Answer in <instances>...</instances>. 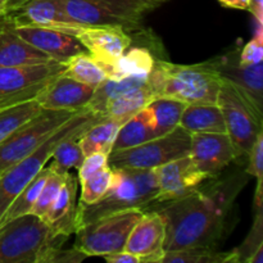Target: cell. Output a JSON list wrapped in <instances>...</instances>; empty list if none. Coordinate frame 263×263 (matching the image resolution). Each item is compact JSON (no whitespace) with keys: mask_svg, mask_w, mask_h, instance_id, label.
Returning a JSON list of instances; mask_svg holds the SVG:
<instances>
[{"mask_svg":"<svg viewBox=\"0 0 263 263\" xmlns=\"http://www.w3.org/2000/svg\"><path fill=\"white\" fill-rule=\"evenodd\" d=\"M77 112L43 109L37 116L13 131L0 143V174L32 153L50 134Z\"/></svg>","mask_w":263,"mask_h":263,"instance_id":"10","label":"cell"},{"mask_svg":"<svg viewBox=\"0 0 263 263\" xmlns=\"http://www.w3.org/2000/svg\"><path fill=\"white\" fill-rule=\"evenodd\" d=\"M144 211L131 210L112 213L74 230L73 247L86 257H104L125 249L131 230L140 220Z\"/></svg>","mask_w":263,"mask_h":263,"instance_id":"7","label":"cell"},{"mask_svg":"<svg viewBox=\"0 0 263 263\" xmlns=\"http://www.w3.org/2000/svg\"><path fill=\"white\" fill-rule=\"evenodd\" d=\"M5 17L15 27H48L72 36L82 26L68 17L64 9V0H22L13 5Z\"/></svg>","mask_w":263,"mask_h":263,"instance_id":"12","label":"cell"},{"mask_svg":"<svg viewBox=\"0 0 263 263\" xmlns=\"http://www.w3.org/2000/svg\"><path fill=\"white\" fill-rule=\"evenodd\" d=\"M49 172H50V168H49L48 164H45V166L39 171V174L26 185L25 189H23L22 192L14 198V200L10 203V205L8 207V210L5 211L0 223L12 220V218L31 213L33 204H35L36 199H37L39 194H40L41 189H43L44 182H45Z\"/></svg>","mask_w":263,"mask_h":263,"instance_id":"30","label":"cell"},{"mask_svg":"<svg viewBox=\"0 0 263 263\" xmlns=\"http://www.w3.org/2000/svg\"><path fill=\"white\" fill-rule=\"evenodd\" d=\"M63 73L76 81L86 84L89 86L97 87L108 79V73L99 61L90 55L87 51L76 54L64 62Z\"/></svg>","mask_w":263,"mask_h":263,"instance_id":"28","label":"cell"},{"mask_svg":"<svg viewBox=\"0 0 263 263\" xmlns=\"http://www.w3.org/2000/svg\"><path fill=\"white\" fill-rule=\"evenodd\" d=\"M157 2H159V3H162V4H163V3L168 2V0H157Z\"/></svg>","mask_w":263,"mask_h":263,"instance_id":"44","label":"cell"},{"mask_svg":"<svg viewBox=\"0 0 263 263\" xmlns=\"http://www.w3.org/2000/svg\"><path fill=\"white\" fill-rule=\"evenodd\" d=\"M108 166V154L105 153H92L84 158L81 166L79 167V182L84 181L87 177L98 174L103 168Z\"/></svg>","mask_w":263,"mask_h":263,"instance_id":"39","label":"cell"},{"mask_svg":"<svg viewBox=\"0 0 263 263\" xmlns=\"http://www.w3.org/2000/svg\"><path fill=\"white\" fill-rule=\"evenodd\" d=\"M146 84L156 98H171L186 105L217 104L222 79L212 59L198 64L156 61Z\"/></svg>","mask_w":263,"mask_h":263,"instance_id":"2","label":"cell"},{"mask_svg":"<svg viewBox=\"0 0 263 263\" xmlns=\"http://www.w3.org/2000/svg\"><path fill=\"white\" fill-rule=\"evenodd\" d=\"M166 223L157 210L146 211L135 223L123 251L134 254L140 263H161L164 256Z\"/></svg>","mask_w":263,"mask_h":263,"instance_id":"14","label":"cell"},{"mask_svg":"<svg viewBox=\"0 0 263 263\" xmlns=\"http://www.w3.org/2000/svg\"><path fill=\"white\" fill-rule=\"evenodd\" d=\"M156 176L158 185L157 200L159 205L187 194L208 180L202 172L198 171L190 156L162 164L156 168Z\"/></svg>","mask_w":263,"mask_h":263,"instance_id":"17","label":"cell"},{"mask_svg":"<svg viewBox=\"0 0 263 263\" xmlns=\"http://www.w3.org/2000/svg\"><path fill=\"white\" fill-rule=\"evenodd\" d=\"M120 123L110 118L104 117L97 123L90 126L79 138V144L81 146L84 156L92 153L109 154L112 152L113 141H115Z\"/></svg>","mask_w":263,"mask_h":263,"instance_id":"27","label":"cell"},{"mask_svg":"<svg viewBox=\"0 0 263 263\" xmlns=\"http://www.w3.org/2000/svg\"><path fill=\"white\" fill-rule=\"evenodd\" d=\"M66 239L33 213L12 218L0 223V263H46Z\"/></svg>","mask_w":263,"mask_h":263,"instance_id":"5","label":"cell"},{"mask_svg":"<svg viewBox=\"0 0 263 263\" xmlns=\"http://www.w3.org/2000/svg\"><path fill=\"white\" fill-rule=\"evenodd\" d=\"M74 37L103 66L115 63L131 45L127 31L113 26L82 25L74 33Z\"/></svg>","mask_w":263,"mask_h":263,"instance_id":"16","label":"cell"},{"mask_svg":"<svg viewBox=\"0 0 263 263\" xmlns=\"http://www.w3.org/2000/svg\"><path fill=\"white\" fill-rule=\"evenodd\" d=\"M235 263H263V207L254 208L251 231L240 247L233 249Z\"/></svg>","mask_w":263,"mask_h":263,"instance_id":"32","label":"cell"},{"mask_svg":"<svg viewBox=\"0 0 263 263\" xmlns=\"http://www.w3.org/2000/svg\"><path fill=\"white\" fill-rule=\"evenodd\" d=\"M186 133H226L225 121L217 104H187L179 122Z\"/></svg>","mask_w":263,"mask_h":263,"instance_id":"23","label":"cell"},{"mask_svg":"<svg viewBox=\"0 0 263 263\" xmlns=\"http://www.w3.org/2000/svg\"><path fill=\"white\" fill-rule=\"evenodd\" d=\"M14 30L21 39L46 54L51 61L64 63L71 57L86 51L74 36L54 28L14 26Z\"/></svg>","mask_w":263,"mask_h":263,"instance_id":"19","label":"cell"},{"mask_svg":"<svg viewBox=\"0 0 263 263\" xmlns=\"http://www.w3.org/2000/svg\"><path fill=\"white\" fill-rule=\"evenodd\" d=\"M103 258L109 263H140V259L138 257L126 251L116 252V253L104 256Z\"/></svg>","mask_w":263,"mask_h":263,"instance_id":"40","label":"cell"},{"mask_svg":"<svg viewBox=\"0 0 263 263\" xmlns=\"http://www.w3.org/2000/svg\"><path fill=\"white\" fill-rule=\"evenodd\" d=\"M154 116L156 122V135L162 136L171 133L179 126L180 118L186 104L171 98H154L148 104Z\"/></svg>","mask_w":263,"mask_h":263,"instance_id":"29","label":"cell"},{"mask_svg":"<svg viewBox=\"0 0 263 263\" xmlns=\"http://www.w3.org/2000/svg\"><path fill=\"white\" fill-rule=\"evenodd\" d=\"M263 23H257L256 32L251 41L243 46L239 51V62L241 64L259 63L263 59Z\"/></svg>","mask_w":263,"mask_h":263,"instance_id":"37","label":"cell"},{"mask_svg":"<svg viewBox=\"0 0 263 263\" xmlns=\"http://www.w3.org/2000/svg\"><path fill=\"white\" fill-rule=\"evenodd\" d=\"M14 2H15V0H13V3H14ZM12 5H13V4H12ZM9 9H10V8H9Z\"/></svg>","mask_w":263,"mask_h":263,"instance_id":"46","label":"cell"},{"mask_svg":"<svg viewBox=\"0 0 263 263\" xmlns=\"http://www.w3.org/2000/svg\"><path fill=\"white\" fill-rule=\"evenodd\" d=\"M43 110L35 99L0 108V143Z\"/></svg>","mask_w":263,"mask_h":263,"instance_id":"31","label":"cell"},{"mask_svg":"<svg viewBox=\"0 0 263 263\" xmlns=\"http://www.w3.org/2000/svg\"><path fill=\"white\" fill-rule=\"evenodd\" d=\"M235 263L233 251L218 252L216 248H187L164 253L161 263Z\"/></svg>","mask_w":263,"mask_h":263,"instance_id":"33","label":"cell"},{"mask_svg":"<svg viewBox=\"0 0 263 263\" xmlns=\"http://www.w3.org/2000/svg\"><path fill=\"white\" fill-rule=\"evenodd\" d=\"M115 179L107 194L94 204H81L76 208L74 230L84 223L123 211H151L159 207L157 200L156 170L115 168Z\"/></svg>","mask_w":263,"mask_h":263,"instance_id":"3","label":"cell"},{"mask_svg":"<svg viewBox=\"0 0 263 263\" xmlns=\"http://www.w3.org/2000/svg\"><path fill=\"white\" fill-rule=\"evenodd\" d=\"M64 63L57 61L40 64L0 68V108L35 99L54 77L63 73Z\"/></svg>","mask_w":263,"mask_h":263,"instance_id":"11","label":"cell"},{"mask_svg":"<svg viewBox=\"0 0 263 263\" xmlns=\"http://www.w3.org/2000/svg\"><path fill=\"white\" fill-rule=\"evenodd\" d=\"M248 174L218 176L156 210L166 223L164 253L187 248H216L226 231L231 207Z\"/></svg>","mask_w":263,"mask_h":263,"instance_id":"1","label":"cell"},{"mask_svg":"<svg viewBox=\"0 0 263 263\" xmlns=\"http://www.w3.org/2000/svg\"><path fill=\"white\" fill-rule=\"evenodd\" d=\"M49 168H50V167H49ZM67 174H68V172H67ZM67 174H61V172H57L50 168V172H49L48 177H46L45 182H44L43 189H41L40 194H39L37 199H36L35 204H33L31 213L39 216L40 218L45 217L49 208L51 207V204H53L54 200H55L57 195H58L64 180H66Z\"/></svg>","mask_w":263,"mask_h":263,"instance_id":"36","label":"cell"},{"mask_svg":"<svg viewBox=\"0 0 263 263\" xmlns=\"http://www.w3.org/2000/svg\"><path fill=\"white\" fill-rule=\"evenodd\" d=\"M46 62H51V59L21 39L15 32L14 26L5 15L0 17V68Z\"/></svg>","mask_w":263,"mask_h":263,"instance_id":"20","label":"cell"},{"mask_svg":"<svg viewBox=\"0 0 263 263\" xmlns=\"http://www.w3.org/2000/svg\"><path fill=\"white\" fill-rule=\"evenodd\" d=\"M113 179H115V170L108 164L105 168L99 171L98 174L87 177L84 181H80L81 185V195L80 202L81 204H94L98 200L102 199L109 187L112 186Z\"/></svg>","mask_w":263,"mask_h":263,"instance_id":"35","label":"cell"},{"mask_svg":"<svg viewBox=\"0 0 263 263\" xmlns=\"http://www.w3.org/2000/svg\"><path fill=\"white\" fill-rule=\"evenodd\" d=\"M154 94L148 86V84H144L139 89L134 91L123 94L121 97H117L116 99L110 100L107 105L104 116L116 121L120 125H123L126 121L130 120L131 117L140 112L143 108H145L152 100L154 99Z\"/></svg>","mask_w":263,"mask_h":263,"instance_id":"25","label":"cell"},{"mask_svg":"<svg viewBox=\"0 0 263 263\" xmlns=\"http://www.w3.org/2000/svg\"><path fill=\"white\" fill-rule=\"evenodd\" d=\"M154 57L148 48H128L117 61L109 66H103L110 79H121L135 74H149L154 66Z\"/></svg>","mask_w":263,"mask_h":263,"instance_id":"26","label":"cell"},{"mask_svg":"<svg viewBox=\"0 0 263 263\" xmlns=\"http://www.w3.org/2000/svg\"><path fill=\"white\" fill-rule=\"evenodd\" d=\"M12 4L13 0H0V17H4L7 14Z\"/></svg>","mask_w":263,"mask_h":263,"instance_id":"43","label":"cell"},{"mask_svg":"<svg viewBox=\"0 0 263 263\" xmlns=\"http://www.w3.org/2000/svg\"><path fill=\"white\" fill-rule=\"evenodd\" d=\"M161 4L157 0H64V9L81 25L113 26L128 32L140 28L144 17Z\"/></svg>","mask_w":263,"mask_h":263,"instance_id":"6","label":"cell"},{"mask_svg":"<svg viewBox=\"0 0 263 263\" xmlns=\"http://www.w3.org/2000/svg\"><path fill=\"white\" fill-rule=\"evenodd\" d=\"M104 117L105 116L91 112L87 108L80 110L50 134L32 153L3 171L0 174V221L14 198L48 163L58 143L69 136H81L90 126Z\"/></svg>","mask_w":263,"mask_h":263,"instance_id":"4","label":"cell"},{"mask_svg":"<svg viewBox=\"0 0 263 263\" xmlns=\"http://www.w3.org/2000/svg\"><path fill=\"white\" fill-rule=\"evenodd\" d=\"M248 166L246 172L249 176L256 177L257 181H263V133L254 141L248 154Z\"/></svg>","mask_w":263,"mask_h":263,"instance_id":"38","label":"cell"},{"mask_svg":"<svg viewBox=\"0 0 263 263\" xmlns=\"http://www.w3.org/2000/svg\"><path fill=\"white\" fill-rule=\"evenodd\" d=\"M239 53L228 54L212 59L216 71L223 81L238 89L246 99L258 112L263 108V63L241 64L238 58Z\"/></svg>","mask_w":263,"mask_h":263,"instance_id":"15","label":"cell"},{"mask_svg":"<svg viewBox=\"0 0 263 263\" xmlns=\"http://www.w3.org/2000/svg\"><path fill=\"white\" fill-rule=\"evenodd\" d=\"M248 12L253 14L257 23H263V0H249Z\"/></svg>","mask_w":263,"mask_h":263,"instance_id":"41","label":"cell"},{"mask_svg":"<svg viewBox=\"0 0 263 263\" xmlns=\"http://www.w3.org/2000/svg\"><path fill=\"white\" fill-rule=\"evenodd\" d=\"M79 138L80 136H69L58 143L49 158L50 163L46 164L61 174H67L72 168H79L85 158L84 152L79 144Z\"/></svg>","mask_w":263,"mask_h":263,"instance_id":"34","label":"cell"},{"mask_svg":"<svg viewBox=\"0 0 263 263\" xmlns=\"http://www.w3.org/2000/svg\"><path fill=\"white\" fill-rule=\"evenodd\" d=\"M154 138H157L154 116L151 108L146 105L140 112L120 126L113 141L112 152L134 148Z\"/></svg>","mask_w":263,"mask_h":263,"instance_id":"22","label":"cell"},{"mask_svg":"<svg viewBox=\"0 0 263 263\" xmlns=\"http://www.w3.org/2000/svg\"><path fill=\"white\" fill-rule=\"evenodd\" d=\"M223 7L231 8V9L248 10L249 0H218Z\"/></svg>","mask_w":263,"mask_h":263,"instance_id":"42","label":"cell"},{"mask_svg":"<svg viewBox=\"0 0 263 263\" xmlns=\"http://www.w3.org/2000/svg\"><path fill=\"white\" fill-rule=\"evenodd\" d=\"M192 136L177 126L166 135L157 136L134 148L108 154V164L115 168L156 170L162 164L189 156Z\"/></svg>","mask_w":263,"mask_h":263,"instance_id":"8","label":"cell"},{"mask_svg":"<svg viewBox=\"0 0 263 263\" xmlns=\"http://www.w3.org/2000/svg\"><path fill=\"white\" fill-rule=\"evenodd\" d=\"M77 181L68 172L55 200L43 218L55 235L67 236L74 233Z\"/></svg>","mask_w":263,"mask_h":263,"instance_id":"21","label":"cell"},{"mask_svg":"<svg viewBox=\"0 0 263 263\" xmlns=\"http://www.w3.org/2000/svg\"><path fill=\"white\" fill-rule=\"evenodd\" d=\"M20 2H22V0H15V2L13 3V5H14V4H17V3H20ZM13 5H12V7H13ZM12 7H10V8H12Z\"/></svg>","mask_w":263,"mask_h":263,"instance_id":"45","label":"cell"},{"mask_svg":"<svg viewBox=\"0 0 263 263\" xmlns=\"http://www.w3.org/2000/svg\"><path fill=\"white\" fill-rule=\"evenodd\" d=\"M217 105L223 116L226 134L233 141L239 159L247 158L262 133V113L238 89L223 80L218 91Z\"/></svg>","mask_w":263,"mask_h":263,"instance_id":"9","label":"cell"},{"mask_svg":"<svg viewBox=\"0 0 263 263\" xmlns=\"http://www.w3.org/2000/svg\"><path fill=\"white\" fill-rule=\"evenodd\" d=\"M95 87L76 81L61 73L44 86L35 100L43 109L77 110L86 109Z\"/></svg>","mask_w":263,"mask_h":263,"instance_id":"18","label":"cell"},{"mask_svg":"<svg viewBox=\"0 0 263 263\" xmlns=\"http://www.w3.org/2000/svg\"><path fill=\"white\" fill-rule=\"evenodd\" d=\"M189 156L199 172L207 179L220 176L233 162L239 161L238 152L226 133L192 134Z\"/></svg>","mask_w":263,"mask_h":263,"instance_id":"13","label":"cell"},{"mask_svg":"<svg viewBox=\"0 0 263 263\" xmlns=\"http://www.w3.org/2000/svg\"><path fill=\"white\" fill-rule=\"evenodd\" d=\"M146 79H148V74L146 76L145 74H135V76H126L121 77V79L108 77L94 89V94L87 104V109L104 116L107 105L110 100L139 89L145 84Z\"/></svg>","mask_w":263,"mask_h":263,"instance_id":"24","label":"cell"}]
</instances>
